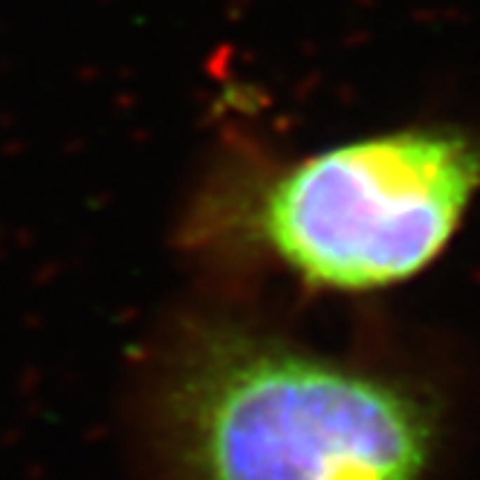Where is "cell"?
Segmentation results:
<instances>
[{
  "mask_svg": "<svg viewBox=\"0 0 480 480\" xmlns=\"http://www.w3.org/2000/svg\"><path fill=\"white\" fill-rule=\"evenodd\" d=\"M151 437L162 480H431L448 405L417 368L206 316L162 356Z\"/></svg>",
  "mask_w": 480,
  "mask_h": 480,
  "instance_id": "1",
  "label": "cell"
},
{
  "mask_svg": "<svg viewBox=\"0 0 480 480\" xmlns=\"http://www.w3.org/2000/svg\"><path fill=\"white\" fill-rule=\"evenodd\" d=\"M480 197V139L414 125L229 171L188 208V249L307 293L371 295L422 275Z\"/></svg>",
  "mask_w": 480,
  "mask_h": 480,
  "instance_id": "2",
  "label": "cell"
}]
</instances>
